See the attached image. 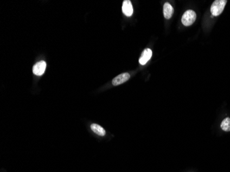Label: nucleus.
Masks as SVG:
<instances>
[{
  "label": "nucleus",
  "mask_w": 230,
  "mask_h": 172,
  "mask_svg": "<svg viewBox=\"0 0 230 172\" xmlns=\"http://www.w3.org/2000/svg\"><path fill=\"white\" fill-rule=\"evenodd\" d=\"M174 14V8L169 3H165L163 6V15L165 19H169Z\"/></svg>",
  "instance_id": "0eeeda50"
},
{
  "label": "nucleus",
  "mask_w": 230,
  "mask_h": 172,
  "mask_svg": "<svg viewBox=\"0 0 230 172\" xmlns=\"http://www.w3.org/2000/svg\"><path fill=\"white\" fill-rule=\"evenodd\" d=\"M130 78V74L129 73H125L119 74L117 76H116L113 80H112V85L113 86H119L122 83H125L127 81H128V79Z\"/></svg>",
  "instance_id": "20e7f679"
},
{
  "label": "nucleus",
  "mask_w": 230,
  "mask_h": 172,
  "mask_svg": "<svg viewBox=\"0 0 230 172\" xmlns=\"http://www.w3.org/2000/svg\"><path fill=\"white\" fill-rule=\"evenodd\" d=\"M152 52L151 50L149 49V48L145 49L144 51V52H143L140 58L139 59L140 64H141V65H145V64L150 59V58L152 57Z\"/></svg>",
  "instance_id": "423d86ee"
},
{
  "label": "nucleus",
  "mask_w": 230,
  "mask_h": 172,
  "mask_svg": "<svg viewBox=\"0 0 230 172\" xmlns=\"http://www.w3.org/2000/svg\"><path fill=\"white\" fill-rule=\"evenodd\" d=\"M221 127L225 132H230V118H225L222 121Z\"/></svg>",
  "instance_id": "1a4fd4ad"
},
{
  "label": "nucleus",
  "mask_w": 230,
  "mask_h": 172,
  "mask_svg": "<svg viewBox=\"0 0 230 172\" xmlns=\"http://www.w3.org/2000/svg\"><path fill=\"white\" fill-rule=\"evenodd\" d=\"M196 19V14L192 10H188L183 14L181 22L185 26H190L193 24Z\"/></svg>",
  "instance_id": "f03ea898"
},
{
  "label": "nucleus",
  "mask_w": 230,
  "mask_h": 172,
  "mask_svg": "<svg viewBox=\"0 0 230 172\" xmlns=\"http://www.w3.org/2000/svg\"><path fill=\"white\" fill-rule=\"evenodd\" d=\"M122 11L126 16H132V13H133V8H132V3L130 0H125V1L123 2Z\"/></svg>",
  "instance_id": "39448f33"
},
{
  "label": "nucleus",
  "mask_w": 230,
  "mask_h": 172,
  "mask_svg": "<svg viewBox=\"0 0 230 172\" xmlns=\"http://www.w3.org/2000/svg\"><path fill=\"white\" fill-rule=\"evenodd\" d=\"M91 130L93 131V132L98 134L99 136H101V137H103L106 134V131L103 129V127L100 126L99 125L97 124H92L91 125Z\"/></svg>",
  "instance_id": "6e6552de"
},
{
  "label": "nucleus",
  "mask_w": 230,
  "mask_h": 172,
  "mask_svg": "<svg viewBox=\"0 0 230 172\" xmlns=\"http://www.w3.org/2000/svg\"><path fill=\"white\" fill-rule=\"evenodd\" d=\"M227 0H216L211 4L210 11L213 16H218L223 12L225 6L227 4Z\"/></svg>",
  "instance_id": "f257e3e1"
},
{
  "label": "nucleus",
  "mask_w": 230,
  "mask_h": 172,
  "mask_svg": "<svg viewBox=\"0 0 230 172\" xmlns=\"http://www.w3.org/2000/svg\"><path fill=\"white\" fill-rule=\"evenodd\" d=\"M46 68V63L43 61H41L33 66V73L37 76L42 75L44 73Z\"/></svg>",
  "instance_id": "7ed1b4c3"
}]
</instances>
